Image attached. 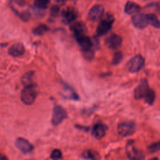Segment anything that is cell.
<instances>
[{"label":"cell","mask_w":160,"mask_h":160,"mask_svg":"<svg viewBox=\"0 0 160 160\" xmlns=\"http://www.w3.org/2000/svg\"><path fill=\"white\" fill-rule=\"evenodd\" d=\"M134 97L136 99H143L149 105H152L155 98V92L149 88L146 79H142L134 91Z\"/></svg>","instance_id":"1"},{"label":"cell","mask_w":160,"mask_h":160,"mask_svg":"<svg viewBox=\"0 0 160 160\" xmlns=\"http://www.w3.org/2000/svg\"><path fill=\"white\" fill-rule=\"evenodd\" d=\"M126 153L129 160H144L145 156L143 152L134 146V141H128L126 145Z\"/></svg>","instance_id":"4"},{"label":"cell","mask_w":160,"mask_h":160,"mask_svg":"<svg viewBox=\"0 0 160 160\" xmlns=\"http://www.w3.org/2000/svg\"><path fill=\"white\" fill-rule=\"evenodd\" d=\"M50 158L52 160H59L62 158V152L59 149H55L52 151Z\"/></svg>","instance_id":"24"},{"label":"cell","mask_w":160,"mask_h":160,"mask_svg":"<svg viewBox=\"0 0 160 160\" xmlns=\"http://www.w3.org/2000/svg\"><path fill=\"white\" fill-rule=\"evenodd\" d=\"M76 128H78L80 130L84 131H88L89 129V127L84 126H82V125H76Z\"/></svg>","instance_id":"27"},{"label":"cell","mask_w":160,"mask_h":160,"mask_svg":"<svg viewBox=\"0 0 160 160\" xmlns=\"http://www.w3.org/2000/svg\"><path fill=\"white\" fill-rule=\"evenodd\" d=\"M25 52V48L22 43L16 42L12 44L8 50V53L14 57H19Z\"/></svg>","instance_id":"16"},{"label":"cell","mask_w":160,"mask_h":160,"mask_svg":"<svg viewBox=\"0 0 160 160\" xmlns=\"http://www.w3.org/2000/svg\"><path fill=\"white\" fill-rule=\"evenodd\" d=\"M70 30L72 32L74 37H78L86 35L87 28L86 24L82 21H76L70 26Z\"/></svg>","instance_id":"13"},{"label":"cell","mask_w":160,"mask_h":160,"mask_svg":"<svg viewBox=\"0 0 160 160\" xmlns=\"http://www.w3.org/2000/svg\"><path fill=\"white\" fill-rule=\"evenodd\" d=\"M145 64L144 58L140 54L132 57L128 62L127 68L131 73L138 72L141 71Z\"/></svg>","instance_id":"6"},{"label":"cell","mask_w":160,"mask_h":160,"mask_svg":"<svg viewBox=\"0 0 160 160\" xmlns=\"http://www.w3.org/2000/svg\"><path fill=\"white\" fill-rule=\"evenodd\" d=\"M122 39L119 34L112 33L108 36L105 39L106 46L111 50H116L121 46Z\"/></svg>","instance_id":"9"},{"label":"cell","mask_w":160,"mask_h":160,"mask_svg":"<svg viewBox=\"0 0 160 160\" xmlns=\"http://www.w3.org/2000/svg\"><path fill=\"white\" fill-rule=\"evenodd\" d=\"M59 12V7L57 5L52 6L51 8V12H50L51 16L54 18L56 17L58 15Z\"/></svg>","instance_id":"26"},{"label":"cell","mask_w":160,"mask_h":160,"mask_svg":"<svg viewBox=\"0 0 160 160\" xmlns=\"http://www.w3.org/2000/svg\"><path fill=\"white\" fill-rule=\"evenodd\" d=\"M107 126L101 123V122H97L96 123L92 129V135L96 139H99L102 138L106 132Z\"/></svg>","instance_id":"15"},{"label":"cell","mask_w":160,"mask_h":160,"mask_svg":"<svg viewBox=\"0 0 160 160\" xmlns=\"http://www.w3.org/2000/svg\"><path fill=\"white\" fill-rule=\"evenodd\" d=\"M34 71H29L27 72H26L21 78V83L24 86H28L31 84H32V79L34 76Z\"/></svg>","instance_id":"19"},{"label":"cell","mask_w":160,"mask_h":160,"mask_svg":"<svg viewBox=\"0 0 160 160\" xmlns=\"http://www.w3.org/2000/svg\"><path fill=\"white\" fill-rule=\"evenodd\" d=\"M0 160H8V159L4 154L0 153Z\"/></svg>","instance_id":"28"},{"label":"cell","mask_w":160,"mask_h":160,"mask_svg":"<svg viewBox=\"0 0 160 160\" xmlns=\"http://www.w3.org/2000/svg\"><path fill=\"white\" fill-rule=\"evenodd\" d=\"M132 23L137 29H144L149 24L147 14L144 13H138L134 15L132 18Z\"/></svg>","instance_id":"11"},{"label":"cell","mask_w":160,"mask_h":160,"mask_svg":"<svg viewBox=\"0 0 160 160\" xmlns=\"http://www.w3.org/2000/svg\"><path fill=\"white\" fill-rule=\"evenodd\" d=\"M49 3V1L37 0L34 2V6L36 9L44 10L48 8Z\"/></svg>","instance_id":"22"},{"label":"cell","mask_w":160,"mask_h":160,"mask_svg":"<svg viewBox=\"0 0 160 160\" xmlns=\"http://www.w3.org/2000/svg\"><path fill=\"white\" fill-rule=\"evenodd\" d=\"M141 9L138 4L132 1H128L124 6V12L128 14H132L139 12Z\"/></svg>","instance_id":"17"},{"label":"cell","mask_w":160,"mask_h":160,"mask_svg":"<svg viewBox=\"0 0 160 160\" xmlns=\"http://www.w3.org/2000/svg\"><path fill=\"white\" fill-rule=\"evenodd\" d=\"M16 148L23 154L31 152L34 149V146L27 139L23 138H18L15 141Z\"/></svg>","instance_id":"12"},{"label":"cell","mask_w":160,"mask_h":160,"mask_svg":"<svg viewBox=\"0 0 160 160\" xmlns=\"http://www.w3.org/2000/svg\"><path fill=\"white\" fill-rule=\"evenodd\" d=\"M160 148V143L159 141H157L156 142H154L151 144H150L148 147V149L149 151L151 152H156L159 150Z\"/></svg>","instance_id":"25"},{"label":"cell","mask_w":160,"mask_h":160,"mask_svg":"<svg viewBox=\"0 0 160 160\" xmlns=\"http://www.w3.org/2000/svg\"><path fill=\"white\" fill-rule=\"evenodd\" d=\"M49 30V28L46 25L41 24L33 29L32 33L36 36H42Z\"/></svg>","instance_id":"20"},{"label":"cell","mask_w":160,"mask_h":160,"mask_svg":"<svg viewBox=\"0 0 160 160\" xmlns=\"http://www.w3.org/2000/svg\"><path fill=\"white\" fill-rule=\"evenodd\" d=\"M62 96L64 99H71L74 101H78L79 99V97L78 94L76 92L74 89L71 86L66 83H64L63 85Z\"/></svg>","instance_id":"14"},{"label":"cell","mask_w":160,"mask_h":160,"mask_svg":"<svg viewBox=\"0 0 160 160\" xmlns=\"http://www.w3.org/2000/svg\"><path fill=\"white\" fill-rule=\"evenodd\" d=\"M81 156L82 158L88 160H99L100 158L98 152L92 149L85 150L82 152Z\"/></svg>","instance_id":"18"},{"label":"cell","mask_w":160,"mask_h":160,"mask_svg":"<svg viewBox=\"0 0 160 160\" xmlns=\"http://www.w3.org/2000/svg\"><path fill=\"white\" fill-rule=\"evenodd\" d=\"M147 17H148L149 24H150L151 26H152L156 28H159L160 22L158 18L155 14H153V13L147 14Z\"/></svg>","instance_id":"21"},{"label":"cell","mask_w":160,"mask_h":160,"mask_svg":"<svg viewBox=\"0 0 160 160\" xmlns=\"http://www.w3.org/2000/svg\"><path fill=\"white\" fill-rule=\"evenodd\" d=\"M123 58V54L121 51H117L114 54L112 63L114 65H118L119 64Z\"/></svg>","instance_id":"23"},{"label":"cell","mask_w":160,"mask_h":160,"mask_svg":"<svg viewBox=\"0 0 160 160\" xmlns=\"http://www.w3.org/2000/svg\"><path fill=\"white\" fill-rule=\"evenodd\" d=\"M104 13V6L101 4H95L89 9L88 14V19L92 22L98 21L102 18Z\"/></svg>","instance_id":"8"},{"label":"cell","mask_w":160,"mask_h":160,"mask_svg":"<svg viewBox=\"0 0 160 160\" xmlns=\"http://www.w3.org/2000/svg\"><path fill=\"white\" fill-rule=\"evenodd\" d=\"M114 16L109 13H106L104 16L101 19L98 25L96 27V34L98 36H102L106 34L111 29L114 22Z\"/></svg>","instance_id":"2"},{"label":"cell","mask_w":160,"mask_h":160,"mask_svg":"<svg viewBox=\"0 0 160 160\" xmlns=\"http://www.w3.org/2000/svg\"><path fill=\"white\" fill-rule=\"evenodd\" d=\"M118 134L122 137L133 134L136 130V124L132 121H125L118 124L117 128Z\"/></svg>","instance_id":"5"},{"label":"cell","mask_w":160,"mask_h":160,"mask_svg":"<svg viewBox=\"0 0 160 160\" xmlns=\"http://www.w3.org/2000/svg\"><path fill=\"white\" fill-rule=\"evenodd\" d=\"M67 118L68 113L63 107L60 105H56L54 107L51 119V123L53 126H58Z\"/></svg>","instance_id":"7"},{"label":"cell","mask_w":160,"mask_h":160,"mask_svg":"<svg viewBox=\"0 0 160 160\" xmlns=\"http://www.w3.org/2000/svg\"><path fill=\"white\" fill-rule=\"evenodd\" d=\"M62 21L65 24L72 23L78 17L76 10L72 7H67L61 12Z\"/></svg>","instance_id":"10"},{"label":"cell","mask_w":160,"mask_h":160,"mask_svg":"<svg viewBox=\"0 0 160 160\" xmlns=\"http://www.w3.org/2000/svg\"><path fill=\"white\" fill-rule=\"evenodd\" d=\"M37 94V85L35 83H32L24 86V88L22 90L21 93V99L24 104L31 105L34 102Z\"/></svg>","instance_id":"3"},{"label":"cell","mask_w":160,"mask_h":160,"mask_svg":"<svg viewBox=\"0 0 160 160\" xmlns=\"http://www.w3.org/2000/svg\"><path fill=\"white\" fill-rule=\"evenodd\" d=\"M149 160H159V159H158V158L155 157V158H151V159H149Z\"/></svg>","instance_id":"29"}]
</instances>
